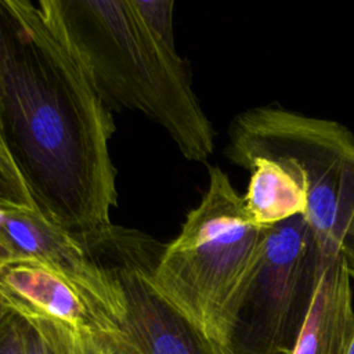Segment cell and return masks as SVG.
Returning a JSON list of instances; mask_svg holds the SVG:
<instances>
[{
    "instance_id": "1",
    "label": "cell",
    "mask_w": 354,
    "mask_h": 354,
    "mask_svg": "<svg viewBox=\"0 0 354 354\" xmlns=\"http://www.w3.org/2000/svg\"><path fill=\"white\" fill-rule=\"evenodd\" d=\"M0 130L44 218L76 236L112 225L113 118L55 0H0Z\"/></svg>"
},
{
    "instance_id": "2",
    "label": "cell",
    "mask_w": 354,
    "mask_h": 354,
    "mask_svg": "<svg viewBox=\"0 0 354 354\" xmlns=\"http://www.w3.org/2000/svg\"><path fill=\"white\" fill-rule=\"evenodd\" d=\"M108 106L144 113L184 158L206 162L214 129L192 88L187 62L142 21L133 0H55Z\"/></svg>"
},
{
    "instance_id": "3",
    "label": "cell",
    "mask_w": 354,
    "mask_h": 354,
    "mask_svg": "<svg viewBox=\"0 0 354 354\" xmlns=\"http://www.w3.org/2000/svg\"><path fill=\"white\" fill-rule=\"evenodd\" d=\"M266 235L250 221L227 173L209 166L207 189L163 248L152 281L189 319L227 344Z\"/></svg>"
},
{
    "instance_id": "4",
    "label": "cell",
    "mask_w": 354,
    "mask_h": 354,
    "mask_svg": "<svg viewBox=\"0 0 354 354\" xmlns=\"http://www.w3.org/2000/svg\"><path fill=\"white\" fill-rule=\"evenodd\" d=\"M224 156L246 170L256 159L296 170L307 191L303 217L322 254L340 253L354 217V134L346 126L277 105L257 106L232 119Z\"/></svg>"
},
{
    "instance_id": "5",
    "label": "cell",
    "mask_w": 354,
    "mask_h": 354,
    "mask_svg": "<svg viewBox=\"0 0 354 354\" xmlns=\"http://www.w3.org/2000/svg\"><path fill=\"white\" fill-rule=\"evenodd\" d=\"M322 259L301 214L268 228L227 346L235 354H290L311 304Z\"/></svg>"
},
{
    "instance_id": "6",
    "label": "cell",
    "mask_w": 354,
    "mask_h": 354,
    "mask_svg": "<svg viewBox=\"0 0 354 354\" xmlns=\"http://www.w3.org/2000/svg\"><path fill=\"white\" fill-rule=\"evenodd\" d=\"M79 238L120 286L123 313L116 337L129 354H235L155 286L152 274L163 245L144 232L115 225Z\"/></svg>"
},
{
    "instance_id": "7",
    "label": "cell",
    "mask_w": 354,
    "mask_h": 354,
    "mask_svg": "<svg viewBox=\"0 0 354 354\" xmlns=\"http://www.w3.org/2000/svg\"><path fill=\"white\" fill-rule=\"evenodd\" d=\"M0 286L14 306L80 335L119 333L123 308L93 295L61 272L29 259L0 268Z\"/></svg>"
},
{
    "instance_id": "8",
    "label": "cell",
    "mask_w": 354,
    "mask_h": 354,
    "mask_svg": "<svg viewBox=\"0 0 354 354\" xmlns=\"http://www.w3.org/2000/svg\"><path fill=\"white\" fill-rule=\"evenodd\" d=\"M4 235L17 259L39 261L104 301L123 308V296L115 277L87 252L82 239L30 209H8Z\"/></svg>"
},
{
    "instance_id": "9",
    "label": "cell",
    "mask_w": 354,
    "mask_h": 354,
    "mask_svg": "<svg viewBox=\"0 0 354 354\" xmlns=\"http://www.w3.org/2000/svg\"><path fill=\"white\" fill-rule=\"evenodd\" d=\"M350 278L342 253L324 256L311 304L290 354H347L354 335Z\"/></svg>"
},
{
    "instance_id": "10",
    "label": "cell",
    "mask_w": 354,
    "mask_h": 354,
    "mask_svg": "<svg viewBox=\"0 0 354 354\" xmlns=\"http://www.w3.org/2000/svg\"><path fill=\"white\" fill-rule=\"evenodd\" d=\"M248 191L242 196L250 221L264 230L307 210V191L300 174L272 159H256L250 167Z\"/></svg>"
},
{
    "instance_id": "11",
    "label": "cell",
    "mask_w": 354,
    "mask_h": 354,
    "mask_svg": "<svg viewBox=\"0 0 354 354\" xmlns=\"http://www.w3.org/2000/svg\"><path fill=\"white\" fill-rule=\"evenodd\" d=\"M33 317L37 326L36 354H104L108 337L112 336L80 335L53 321Z\"/></svg>"
},
{
    "instance_id": "12",
    "label": "cell",
    "mask_w": 354,
    "mask_h": 354,
    "mask_svg": "<svg viewBox=\"0 0 354 354\" xmlns=\"http://www.w3.org/2000/svg\"><path fill=\"white\" fill-rule=\"evenodd\" d=\"M36 319L19 310L0 325V354H36Z\"/></svg>"
},
{
    "instance_id": "13",
    "label": "cell",
    "mask_w": 354,
    "mask_h": 354,
    "mask_svg": "<svg viewBox=\"0 0 354 354\" xmlns=\"http://www.w3.org/2000/svg\"><path fill=\"white\" fill-rule=\"evenodd\" d=\"M147 26L169 47L176 48L173 35V0H133Z\"/></svg>"
},
{
    "instance_id": "14",
    "label": "cell",
    "mask_w": 354,
    "mask_h": 354,
    "mask_svg": "<svg viewBox=\"0 0 354 354\" xmlns=\"http://www.w3.org/2000/svg\"><path fill=\"white\" fill-rule=\"evenodd\" d=\"M0 205L8 209H30L36 206L28 188L12 165L0 155ZM37 212V210H36Z\"/></svg>"
},
{
    "instance_id": "15",
    "label": "cell",
    "mask_w": 354,
    "mask_h": 354,
    "mask_svg": "<svg viewBox=\"0 0 354 354\" xmlns=\"http://www.w3.org/2000/svg\"><path fill=\"white\" fill-rule=\"evenodd\" d=\"M340 253L344 257L348 274L354 278V217L350 221V225L344 234V238L340 245Z\"/></svg>"
},
{
    "instance_id": "16",
    "label": "cell",
    "mask_w": 354,
    "mask_h": 354,
    "mask_svg": "<svg viewBox=\"0 0 354 354\" xmlns=\"http://www.w3.org/2000/svg\"><path fill=\"white\" fill-rule=\"evenodd\" d=\"M7 210H8V207H4L0 205V268L4 264L15 260V256H14V253L6 239V235H4V218H6Z\"/></svg>"
},
{
    "instance_id": "17",
    "label": "cell",
    "mask_w": 354,
    "mask_h": 354,
    "mask_svg": "<svg viewBox=\"0 0 354 354\" xmlns=\"http://www.w3.org/2000/svg\"><path fill=\"white\" fill-rule=\"evenodd\" d=\"M15 310L14 303L7 296V293L0 286V325L11 315V313Z\"/></svg>"
},
{
    "instance_id": "18",
    "label": "cell",
    "mask_w": 354,
    "mask_h": 354,
    "mask_svg": "<svg viewBox=\"0 0 354 354\" xmlns=\"http://www.w3.org/2000/svg\"><path fill=\"white\" fill-rule=\"evenodd\" d=\"M118 335V333H116ZM116 335H112L108 337V342H106V348H105V353L104 354H129L126 351V348L120 344V342L118 340Z\"/></svg>"
},
{
    "instance_id": "19",
    "label": "cell",
    "mask_w": 354,
    "mask_h": 354,
    "mask_svg": "<svg viewBox=\"0 0 354 354\" xmlns=\"http://www.w3.org/2000/svg\"><path fill=\"white\" fill-rule=\"evenodd\" d=\"M0 155L4 158V159H7L8 160V158H7V153H6V151H4V147H3V141H1V130H0ZM10 162V160H8ZM11 163V162H10ZM14 167V166H12Z\"/></svg>"
},
{
    "instance_id": "20",
    "label": "cell",
    "mask_w": 354,
    "mask_h": 354,
    "mask_svg": "<svg viewBox=\"0 0 354 354\" xmlns=\"http://www.w3.org/2000/svg\"><path fill=\"white\" fill-rule=\"evenodd\" d=\"M347 354H354V335H353V339H351V343H350Z\"/></svg>"
}]
</instances>
